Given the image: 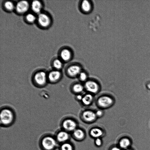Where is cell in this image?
Returning <instances> with one entry per match:
<instances>
[{
	"mask_svg": "<svg viewBox=\"0 0 150 150\" xmlns=\"http://www.w3.org/2000/svg\"><path fill=\"white\" fill-rule=\"evenodd\" d=\"M1 125L8 126L14 122L16 114L14 109L8 106H4L1 108L0 113Z\"/></svg>",
	"mask_w": 150,
	"mask_h": 150,
	"instance_id": "6da1fadb",
	"label": "cell"
},
{
	"mask_svg": "<svg viewBox=\"0 0 150 150\" xmlns=\"http://www.w3.org/2000/svg\"><path fill=\"white\" fill-rule=\"evenodd\" d=\"M47 72L43 69H39L35 71L31 77V81L35 87L42 88L46 86L48 83Z\"/></svg>",
	"mask_w": 150,
	"mask_h": 150,
	"instance_id": "7a4b0ae2",
	"label": "cell"
},
{
	"mask_svg": "<svg viewBox=\"0 0 150 150\" xmlns=\"http://www.w3.org/2000/svg\"><path fill=\"white\" fill-rule=\"evenodd\" d=\"M114 101L112 98L108 95H103L97 99L96 103L98 107L101 109H106L112 106Z\"/></svg>",
	"mask_w": 150,
	"mask_h": 150,
	"instance_id": "3957f363",
	"label": "cell"
},
{
	"mask_svg": "<svg viewBox=\"0 0 150 150\" xmlns=\"http://www.w3.org/2000/svg\"><path fill=\"white\" fill-rule=\"evenodd\" d=\"M62 73L61 71L55 69L51 70L47 72L48 83L54 84L59 82L62 77Z\"/></svg>",
	"mask_w": 150,
	"mask_h": 150,
	"instance_id": "277c9868",
	"label": "cell"
},
{
	"mask_svg": "<svg viewBox=\"0 0 150 150\" xmlns=\"http://www.w3.org/2000/svg\"><path fill=\"white\" fill-rule=\"evenodd\" d=\"M85 89L89 93L96 94L99 91L100 87L98 83L93 80H88L85 82Z\"/></svg>",
	"mask_w": 150,
	"mask_h": 150,
	"instance_id": "5b68a950",
	"label": "cell"
},
{
	"mask_svg": "<svg viewBox=\"0 0 150 150\" xmlns=\"http://www.w3.org/2000/svg\"><path fill=\"white\" fill-rule=\"evenodd\" d=\"M56 140L51 136H46L43 138L41 142L42 148L45 150H52L56 145Z\"/></svg>",
	"mask_w": 150,
	"mask_h": 150,
	"instance_id": "8992f818",
	"label": "cell"
},
{
	"mask_svg": "<svg viewBox=\"0 0 150 150\" xmlns=\"http://www.w3.org/2000/svg\"><path fill=\"white\" fill-rule=\"evenodd\" d=\"M62 125L66 131H74L76 129V122L72 119L67 118L64 119L62 123Z\"/></svg>",
	"mask_w": 150,
	"mask_h": 150,
	"instance_id": "52a82bcc",
	"label": "cell"
},
{
	"mask_svg": "<svg viewBox=\"0 0 150 150\" xmlns=\"http://www.w3.org/2000/svg\"><path fill=\"white\" fill-rule=\"evenodd\" d=\"M82 71L81 67L77 64H73L68 66L65 70L67 76L70 78H75L78 76Z\"/></svg>",
	"mask_w": 150,
	"mask_h": 150,
	"instance_id": "ba28073f",
	"label": "cell"
},
{
	"mask_svg": "<svg viewBox=\"0 0 150 150\" xmlns=\"http://www.w3.org/2000/svg\"><path fill=\"white\" fill-rule=\"evenodd\" d=\"M81 116L83 120L88 123L93 122L97 118L95 112L89 110H85L83 112Z\"/></svg>",
	"mask_w": 150,
	"mask_h": 150,
	"instance_id": "9c48e42d",
	"label": "cell"
},
{
	"mask_svg": "<svg viewBox=\"0 0 150 150\" xmlns=\"http://www.w3.org/2000/svg\"><path fill=\"white\" fill-rule=\"evenodd\" d=\"M15 8L17 12L19 13H23L28 10L29 4L27 1H21L17 3Z\"/></svg>",
	"mask_w": 150,
	"mask_h": 150,
	"instance_id": "30bf717a",
	"label": "cell"
},
{
	"mask_svg": "<svg viewBox=\"0 0 150 150\" xmlns=\"http://www.w3.org/2000/svg\"><path fill=\"white\" fill-rule=\"evenodd\" d=\"M38 21L40 25L44 27H47L50 23V20L49 17L43 13H40L38 14Z\"/></svg>",
	"mask_w": 150,
	"mask_h": 150,
	"instance_id": "8fae6325",
	"label": "cell"
},
{
	"mask_svg": "<svg viewBox=\"0 0 150 150\" xmlns=\"http://www.w3.org/2000/svg\"><path fill=\"white\" fill-rule=\"evenodd\" d=\"M93 100V95L88 93L83 95L81 102L84 105L88 106L91 104Z\"/></svg>",
	"mask_w": 150,
	"mask_h": 150,
	"instance_id": "7c38bea8",
	"label": "cell"
},
{
	"mask_svg": "<svg viewBox=\"0 0 150 150\" xmlns=\"http://www.w3.org/2000/svg\"><path fill=\"white\" fill-rule=\"evenodd\" d=\"M69 138V134L65 131H62L59 132L56 136L57 140L61 142H65Z\"/></svg>",
	"mask_w": 150,
	"mask_h": 150,
	"instance_id": "4fadbf2b",
	"label": "cell"
},
{
	"mask_svg": "<svg viewBox=\"0 0 150 150\" xmlns=\"http://www.w3.org/2000/svg\"><path fill=\"white\" fill-rule=\"evenodd\" d=\"M71 89L72 91L77 95L81 94L85 89L84 86L80 83H76L73 84Z\"/></svg>",
	"mask_w": 150,
	"mask_h": 150,
	"instance_id": "5bb4252c",
	"label": "cell"
},
{
	"mask_svg": "<svg viewBox=\"0 0 150 150\" xmlns=\"http://www.w3.org/2000/svg\"><path fill=\"white\" fill-rule=\"evenodd\" d=\"M71 53L70 51L67 49L62 50L60 53V57L61 59L64 61H69L71 57Z\"/></svg>",
	"mask_w": 150,
	"mask_h": 150,
	"instance_id": "9a60e30c",
	"label": "cell"
},
{
	"mask_svg": "<svg viewBox=\"0 0 150 150\" xmlns=\"http://www.w3.org/2000/svg\"><path fill=\"white\" fill-rule=\"evenodd\" d=\"M32 10L35 13H39L42 8V5L39 1L34 0L32 1L31 5Z\"/></svg>",
	"mask_w": 150,
	"mask_h": 150,
	"instance_id": "2e32d148",
	"label": "cell"
},
{
	"mask_svg": "<svg viewBox=\"0 0 150 150\" xmlns=\"http://www.w3.org/2000/svg\"><path fill=\"white\" fill-rule=\"evenodd\" d=\"M90 133L91 137L96 139L100 138L103 135V131L100 128L94 127L91 130Z\"/></svg>",
	"mask_w": 150,
	"mask_h": 150,
	"instance_id": "e0dca14e",
	"label": "cell"
},
{
	"mask_svg": "<svg viewBox=\"0 0 150 150\" xmlns=\"http://www.w3.org/2000/svg\"><path fill=\"white\" fill-rule=\"evenodd\" d=\"M131 144V142L129 139L124 138L120 140L119 145L120 148L125 149H128L130 145Z\"/></svg>",
	"mask_w": 150,
	"mask_h": 150,
	"instance_id": "ac0fdd59",
	"label": "cell"
},
{
	"mask_svg": "<svg viewBox=\"0 0 150 150\" xmlns=\"http://www.w3.org/2000/svg\"><path fill=\"white\" fill-rule=\"evenodd\" d=\"M73 132V135L76 139L78 140H82L84 138L85 133L82 129H76Z\"/></svg>",
	"mask_w": 150,
	"mask_h": 150,
	"instance_id": "d6986e66",
	"label": "cell"
},
{
	"mask_svg": "<svg viewBox=\"0 0 150 150\" xmlns=\"http://www.w3.org/2000/svg\"><path fill=\"white\" fill-rule=\"evenodd\" d=\"M52 66L53 69L61 71L63 67L62 61L59 59H55L53 61Z\"/></svg>",
	"mask_w": 150,
	"mask_h": 150,
	"instance_id": "ffe728a7",
	"label": "cell"
},
{
	"mask_svg": "<svg viewBox=\"0 0 150 150\" xmlns=\"http://www.w3.org/2000/svg\"><path fill=\"white\" fill-rule=\"evenodd\" d=\"M81 8L83 11L85 12H88L91 9V5L88 1L83 0L81 4Z\"/></svg>",
	"mask_w": 150,
	"mask_h": 150,
	"instance_id": "44dd1931",
	"label": "cell"
},
{
	"mask_svg": "<svg viewBox=\"0 0 150 150\" xmlns=\"http://www.w3.org/2000/svg\"><path fill=\"white\" fill-rule=\"evenodd\" d=\"M78 77L82 82H85L88 80V76L86 73L82 71L79 74Z\"/></svg>",
	"mask_w": 150,
	"mask_h": 150,
	"instance_id": "7402d4cb",
	"label": "cell"
},
{
	"mask_svg": "<svg viewBox=\"0 0 150 150\" xmlns=\"http://www.w3.org/2000/svg\"><path fill=\"white\" fill-rule=\"evenodd\" d=\"M5 8L9 11H12L15 7L13 3L11 1H7L5 2L4 4Z\"/></svg>",
	"mask_w": 150,
	"mask_h": 150,
	"instance_id": "603a6c76",
	"label": "cell"
},
{
	"mask_svg": "<svg viewBox=\"0 0 150 150\" xmlns=\"http://www.w3.org/2000/svg\"><path fill=\"white\" fill-rule=\"evenodd\" d=\"M61 150H73L72 146L69 143L65 142L61 146Z\"/></svg>",
	"mask_w": 150,
	"mask_h": 150,
	"instance_id": "cb8c5ba5",
	"label": "cell"
},
{
	"mask_svg": "<svg viewBox=\"0 0 150 150\" xmlns=\"http://www.w3.org/2000/svg\"><path fill=\"white\" fill-rule=\"evenodd\" d=\"M26 19L27 21L31 23H33L35 20V16L31 13H28L26 16Z\"/></svg>",
	"mask_w": 150,
	"mask_h": 150,
	"instance_id": "d4e9b609",
	"label": "cell"
},
{
	"mask_svg": "<svg viewBox=\"0 0 150 150\" xmlns=\"http://www.w3.org/2000/svg\"><path fill=\"white\" fill-rule=\"evenodd\" d=\"M95 112L97 117H101L103 114V111L101 110H97Z\"/></svg>",
	"mask_w": 150,
	"mask_h": 150,
	"instance_id": "484cf974",
	"label": "cell"
},
{
	"mask_svg": "<svg viewBox=\"0 0 150 150\" xmlns=\"http://www.w3.org/2000/svg\"><path fill=\"white\" fill-rule=\"evenodd\" d=\"M95 144L96 146H100L102 144V141L100 138H96L95 140Z\"/></svg>",
	"mask_w": 150,
	"mask_h": 150,
	"instance_id": "4316f807",
	"label": "cell"
},
{
	"mask_svg": "<svg viewBox=\"0 0 150 150\" xmlns=\"http://www.w3.org/2000/svg\"><path fill=\"white\" fill-rule=\"evenodd\" d=\"M83 95H82L81 94H77L76 96V99L78 101H81Z\"/></svg>",
	"mask_w": 150,
	"mask_h": 150,
	"instance_id": "83f0119b",
	"label": "cell"
},
{
	"mask_svg": "<svg viewBox=\"0 0 150 150\" xmlns=\"http://www.w3.org/2000/svg\"><path fill=\"white\" fill-rule=\"evenodd\" d=\"M110 150H121L120 148L116 147L114 146L112 147Z\"/></svg>",
	"mask_w": 150,
	"mask_h": 150,
	"instance_id": "f1b7e54d",
	"label": "cell"
},
{
	"mask_svg": "<svg viewBox=\"0 0 150 150\" xmlns=\"http://www.w3.org/2000/svg\"><path fill=\"white\" fill-rule=\"evenodd\" d=\"M125 150H132L131 149H125Z\"/></svg>",
	"mask_w": 150,
	"mask_h": 150,
	"instance_id": "f546056e",
	"label": "cell"
}]
</instances>
